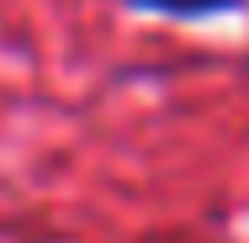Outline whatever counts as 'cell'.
<instances>
[{"mask_svg":"<svg viewBox=\"0 0 249 243\" xmlns=\"http://www.w3.org/2000/svg\"><path fill=\"white\" fill-rule=\"evenodd\" d=\"M143 16H170V21H217V16H233L244 11L249 0H122Z\"/></svg>","mask_w":249,"mask_h":243,"instance_id":"obj_1","label":"cell"}]
</instances>
